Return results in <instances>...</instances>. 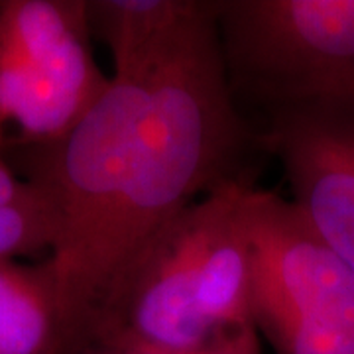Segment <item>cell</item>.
I'll use <instances>...</instances> for the list:
<instances>
[{
    "mask_svg": "<svg viewBox=\"0 0 354 354\" xmlns=\"http://www.w3.org/2000/svg\"><path fill=\"white\" fill-rule=\"evenodd\" d=\"M216 10L218 0L153 59L144 114L77 309L75 346L118 279L176 216L221 185L250 183V153L262 140L228 87Z\"/></svg>",
    "mask_w": 354,
    "mask_h": 354,
    "instance_id": "1",
    "label": "cell"
},
{
    "mask_svg": "<svg viewBox=\"0 0 354 354\" xmlns=\"http://www.w3.org/2000/svg\"><path fill=\"white\" fill-rule=\"evenodd\" d=\"M250 189L242 181L221 185L176 216L118 279L79 342L114 337L199 351L252 325Z\"/></svg>",
    "mask_w": 354,
    "mask_h": 354,
    "instance_id": "2",
    "label": "cell"
},
{
    "mask_svg": "<svg viewBox=\"0 0 354 354\" xmlns=\"http://www.w3.org/2000/svg\"><path fill=\"white\" fill-rule=\"evenodd\" d=\"M216 28L236 104L354 95V0H218Z\"/></svg>",
    "mask_w": 354,
    "mask_h": 354,
    "instance_id": "3",
    "label": "cell"
},
{
    "mask_svg": "<svg viewBox=\"0 0 354 354\" xmlns=\"http://www.w3.org/2000/svg\"><path fill=\"white\" fill-rule=\"evenodd\" d=\"M250 319L276 354H354V270L290 199L250 189Z\"/></svg>",
    "mask_w": 354,
    "mask_h": 354,
    "instance_id": "4",
    "label": "cell"
},
{
    "mask_svg": "<svg viewBox=\"0 0 354 354\" xmlns=\"http://www.w3.org/2000/svg\"><path fill=\"white\" fill-rule=\"evenodd\" d=\"M87 0H0V142L44 146L109 87L93 51Z\"/></svg>",
    "mask_w": 354,
    "mask_h": 354,
    "instance_id": "5",
    "label": "cell"
},
{
    "mask_svg": "<svg viewBox=\"0 0 354 354\" xmlns=\"http://www.w3.org/2000/svg\"><path fill=\"white\" fill-rule=\"evenodd\" d=\"M260 140L283 167L290 201L354 270V95L272 111Z\"/></svg>",
    "mask_w": 354,
    "mask_h": 354,
    "instance_id": "6",
    "label": "cell"
},
{
    "mask_svg": "<svg viewBox=\"0 0 354 354\" xmlns=\"http://www.w3.org/2000/svg\"><path fill=\"white\" fill-rule=\"evenodd\" d=\"M62 286L50 256L0 260V354H71Z\"/></svg>",
    "mask_w": 354,
    "mask_h": 354,
    "instance_id": "7",
    "label": "cell"
},
{
    "mask_svg": "<svg viewBox=\"0 0 354 354\" xmlns=\"http://www.w3.org/2000/svg\"><path fill=\"white\" fill-rule=\"evenodd\" d=\"M215 0H87L91 34L113 57V73L152 59Z\"/></svg>",
    "mask_w": 354,
    "mask_h": 354,
    "instance_id": "8",
    "label": "cell"
},
{
    "mask_svg": "<svg viewBox=\"0 0 354 354\" xmlns=\"http://www.w3.org/2000/svg\"><path fill=\"white\" fill-rule=\"evenodd\" d=\"M57 216L48 195L24 177L0 144V260L53 252Z\"/></svg>",
    "mask_w": 354,
    "mask_h": 354,
    "instance_id": "9",
    "label": "cell"
},
{
    "mask_svg": "<svg viewBox=\"0 0 354 354\" xmlns=\"http://www.w3.org/2000/svg\"><path fill=\"white\" fill-rule=\"evenodd\" d=\"M71 354H262V346L256 327L246 325L199 351H167L114 337H88L79 342Z\"/></svg>",
    "mask_w": 354,
    "mask_h": 354,
    "instance_id": "10",
    "label": "cell"
}]
</instances>
